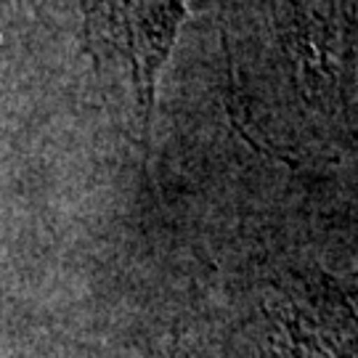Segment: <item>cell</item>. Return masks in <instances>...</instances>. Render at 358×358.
Segmentation results:
<instances>
[{
    "label": "cell",
    "instance_id": "1",
    "mask_svg": "<svg viewBox=\"0 0 358 358\" xmlns=\"http://www.w3.org/2000/svg\"><path fill=\"white\" fill-rule=\"evenodd\" d=\"M292 358H358V353L337 334L303 332L297 327L292 334Z\"/></svg>",
    "mask_w": 358,
    "mask_h": 358
}]
</instances>
